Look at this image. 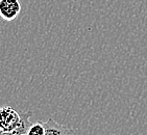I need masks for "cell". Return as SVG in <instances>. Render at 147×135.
<instances>
[{
  "instance_id": "1",
  "label": "cell",
  "mask_w": 147,
  "mask_h": 135,
  "mask_svg": "<svg viewBox=\"0 0 147 135\" xmlns=\"http://www.w3.org/2000/svg\"><path fill=\"white\" fill-rule=\"evenodd\" d=\"M31 111H17L11 107H0V135H25L31 125Z\"/></svg>"
},
{
  "instance_id": "3",
  "label": "cell",
  "mask_w": 147,
  "mask_h": 135,
  "mask_svg": "<svg viewBox=\"0 0 147 135\" xmlns=\"http://www.w3.org/2000/svg\"><path fill=\"white\" fill-rule=\"evenodd\" d=\"M43 125L45 127V135H77L76 130L59 124L52 118L43 122Z\"/></svg>"
},
{
  "instance_id": "2",
  "label": "cell",
  "mask_w": 147,
  "mask_h": 135,
  "mask_svg": "<svg viewBox=\"0 0 147 135\" xmlns=\"http://www.w3.org/2000/svg\"><path fill=\"white\" fill-rule=\"evenodd\" d=\"M21 11L19 0H0V18L6 22L14 21Z\"/></svg>"
},
{
  "instance_id": "4",
  "label": "cell",
  "mask_w": 147,
  "mask_h": 135,
  "mask_svg": "<svg viewBox=\"0 0 147 135\" xmlns=\"http://www.w3.org/2000/svg\"><path fill=\"white\" fill-rule=\"evenodd\" d=\"M25 135H45V127L43 125V122L31 124Z\"/></svg>"
}]
</instances>
